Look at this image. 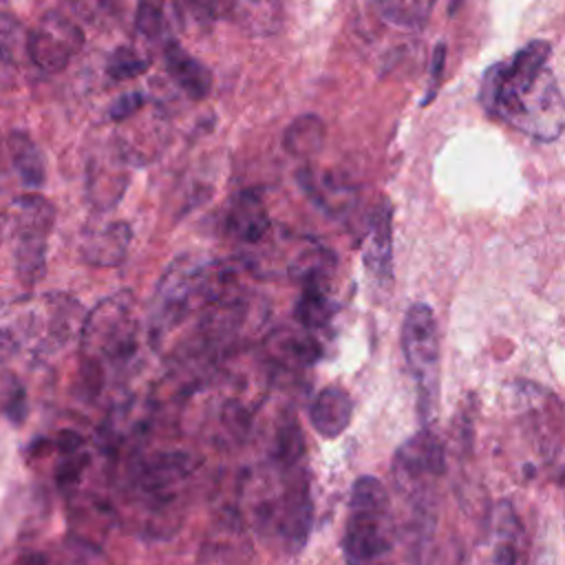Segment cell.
<instances>
[{
  "label": "cell",
  "mask_w": 565,
  "mask_h": 565,
  "mask_svg": "<svg viewBox=\"0 0 565 565\" xmlns=\"http://www.w3.org/2000/svg\"><path fill=\"white\" fill-rule=\"evenodd\" d=\"M150 66V60L139 55L132 46H117L106 62V73L110 79L124 82V79H132L141 73H146Z\"/></svg>",
  "instance_id": "cell-19"
},
{
  "label": "cell",
  "mask_w": 565,
  "mask_h": 565,
  "mask_svg": "<svg viewBox=\"0 0 565 565\" xmlns=\"http://www.w3.org/2000/svg\"><path fill=\"white\" fill-rule=\"evenodd\" d=\"M84 320L82 305L62 291L0 302V349L44 358L79 335Z\"/></svg>",
  "instance_id": "cell-2"
},
{
  "label": "cell",
  "mask_w": 565,
  "mask_h": 565,
  "mask_svg": "<svg viewBox=\"0 0 565 565\" xmlns=\"http://www.w3.org/2000/svg\"><path fill=\"white\" fill-rule=\"evenodd\" d=\"M342 552L347 565H393V519L386 488L364 475L351 488Z\"/></svg>",
  "instance_id": "cell-3"
},
{
  "label": "cell",
  "mask_w": 565,
  "mask_h": 565,
  "mask_svg": "<svg viewBox=\"0 0 565 565\" xmlns=\"http://www.w3.org/2000/svg\"><path fill=\"white\" fill-rule=\"evenodd\" d=\"M166 2L168 0H137L135 24H137L139 33H143L150 40L166 35V29H168Z\"/></svg>",
  "instance_id": "cell-20"
},
{
  "label": "cell",
  "mask_w": 565,
  "mask_h": 565,
  "mask_svg": "<svg viewBox=\"0 0 565 565\" xmlns=\"http://www.w3.org/2000/svg\"><path fill=\"white\" fill-rule=\"evenodd\" d=\"M351 413H353V404L347 391H342L340 386H327L322 388L309 411L311 424L313 428L322 435V437H338L347 430L349 422H351Z\"/></svg>",
  "instance_id": "cell-15"
},
{
  "label": "cell",
  "mask_w": 565,
  "mask_h": 565,
  "mask_svg": "<svg viewBox=\"0 0 565 565\" xmlns=\"http://www.w3.org/2000/svg\"><path fill=\"white\" fill-rule=\"evenodd\" d=\"M402 351L417 384L419 415L428 422L435 415L439 386V335L437 320L428 305L415 302L404 316Z\"/></svg>",
  "instance_id": "cell-5"
},
{
  "label": "cell",
  "mask_w": 565,
  "mask_h": 565,
  "mask_svg": "<svg viewBox=\"0 0 565 565\" xmlns=\"http://www.w3.org/2000/svg\"><path fill=\"white\" fill-rule=\"evenodd\" d=\"M324 137H327V128L318 115H300L285 130L282 146L291 157L309 159L322 150Z\"/></svg>",
  "instance_id": "cell-16"
},
{
  "label": "cell",
  "mask_w": 565,
  "mask_h": 565,
  "mask_svg": "<svg viewBox=\"0 0 565 565\" xmlns=\"http://www.w3.org/2000/svg\"><path fill=\"white\" fill-rule=\"evenodd\" d=\"M143 106V95L141 93H124V95H119L115 102H113V106H110V117L115 119V121H124V119H128L130 115H135L139 108Z\"/></svg>",
  "instance_id": "cell-22"
},
{
  "label": "cell",
  "mask_w": 565,
  "mask_h": 565,
  "mask_svg": "<svg viewBox=\"0 0 565 565\" xmlns=\"http://www.w3.org/2000/svg\"><path fill=\"white\" fill-rule=\"evenodd\" d=\"M163 60L168 75L190 99H205L210 95L214 84L210 68L190 55L177 40H166Z\"/></svg>",
  "instance_id": "cell-12"
},
{
  "label": "cell",
  "mask_w": 565,
  "mask_h": 565,
  "mask_svg": "<svg viewBox=\"0 0 565 565\" xmlns=\"http://www.w3.org/2000/svg\"><path fill=\"white\" fill-rule=\"evenodd\" d=\"M84 369L93 386L104 373V366L124 364L137 347V316L130 291H119L95 305L86 313L79 333Z\"/></svg>",
  "instance_id": "cell-4"
},
{
  "label": "cell",
  "mask_w": 565,
  "mask_h": 565,
  "mask_svg": "<svg viewBox=\"0 0 565 565\" xmlns=\"http://www.w3.org/2000/svg\"><path fill=\"white\" fill-rule=\"evenodd\" d=\"M444 472L441 444L428 430L411 437L393 459V477L402 497L417 503V508L428 505L435 492V481Z\"/></svg>",
  "instance_id": "cell-7"
},
{
  "label": "cell",
  "mask_w": 565,
  "mask_h": 565,
  "mask_svg": "<svg viewBox=\"0 0 565 565\" xmlns=\"http://www.w3.org/2000/svg\"><path fill=\"white\" fill-rule=\"evenodd\" d=\"M278 530L282 534L285 545L291 552L302 550L309 527H311V494H309V477L300 466L291 468V475L285 479V488L278 501Z\"/></svg>",
  "instance_id": "cell-10"
},
{
  "label": "cell",
  "mask_w": 565,
  "mask_h": 565,
  "mask_svg": "<svg viewBox=\"0 0 565 565\" xmlns=\"http://www.w3.org/2000/svg\"><path fill=\"white\" fill-rule=\"evenodd\" d=\"M444 66H446V44L439 42L433 51V60H430V73H428V88L424 95V106L430 104L441 86V77H444Z\"/></svg>",
  "instance_id": "cell-21"
},
{
  "label": "cell",
  "mask_w": 565,
  "mask_h": 565,
  "mask_svg": "<svg viewBox=\"0 0 565 565\" xmlns=\"http://www.w3.org/2000/svg\"><path fill=\"white\" fill-rule=\"evenodd\" d=\"M550 53L547 42H527L486 71L479 93L492 117L541 141H552L565 126V102L547 64Z\"/></svg>",
  "instance_id": "cell-1"
},
{
  "label": "cell",
  "mask_w": 565,
  "mask_h": 565,
  "mask_svg": "<svg viewBox=\"0 0 565 565\" xmlns=\"http://www.w3.org/2000/svg\"><path fill=\"white\" fill-rule=\"evenodd\" d=\"M472 565H527V536L508 501L492 510L488 539Z\"/></svg>",
  "instance_id": "cell-9"
},
{
  "label": "cell",
  "mask_w": 565,
  "mask_h": 565,
  "mask_svg": "<svg viewBox=\"0 0 565 565\" xmlns=\"http://www.w3.org/2000/svg\"><path fill=\"white\" fill-rule=\"evenodd\" d=\"M190 2H192V7H194L199 13L210 15V13H214V9H216V2H218V0H190Z\"/></svg>",
  "instance_id": "cell-24"
},
{
  "label": "cell",
  "mask_w": 565,
  "mask_h": 565,
  "mask_svg": "<svg viewBox=\"0 0 565 565\" xmlns=\"http://www.w3.org/2000/svg\"><path fill=\"white\" fill-rule=\"evenodd\" d=\"M225 227L234 238L243 243L260 241L271 227V218L263 199L252 190L236 194L225 212Z\"/></svg>",
  "instance_id": "cell-13"
},
{
  "label": "cell",
  "mask_w": 565,
  "mask_h": 565,
  "mask_svg": "<svg viewBox=\"0 0 565 565\" xmlns=\"http://www.w3.org/2000/svg\"><path fill=\"white\" fill-rule=\"evenodd\" d=\"M7 146H9L11 161L18 170V174H20L22 183L31 185V188L42 185V181H44V159L40 154V148L33 143V139L26 132L15 130V132L9 135Z\"/></svg>",
  "instance_id": "cell-17"
},
{
  "label": "cell",
  "mask_w": 565,
  "mask_h": 565,
  "mask_svg": "<svg viewBox=\"0 0 565 565\" xmlns=\"http://www.w3.org/2000/svg\"><path fill=\"white\" fill-rule=\"evenodd\" d=\"M29 33L18 18L0 11V62L18 64L24 57L29 60Z\"/></svg>",
  "instance_id": "cell-18"
},
{
  "label": "cell",
  "mask_w": 565,
  "mask_h": 565,
  "mask_svg": "<svg viewBox=\"0 0 565 565\" xmlns=\"http://www.w3.org/2000/svg\"><path fill=\"white\" fill-rule=\"evenodd\" d=\"M563 488H565V479H563Z\"/></svg>",
  "instance_id": "cell-26"
},
{
  "label": "cell",
  "mask_w": 565,
  "mask_h": 565,
  "mask_svg": "<svg viewBox=\"0 0 565 565\" xmlns=\"http://www.w3.org/2000/svg\"><path fill=\"white\" fill-rule=\"evenodd\" d=\"M461 4V0H448V11L455 13V9Z\"/></svg>",
  "instance_id": "cell-25"
},
{
  "label": "cell",
  "mask_w": 565,
  "mask_h": 565,
  "mask_svg": "<svg viewBox=\"0 0 565 565\" xmlns=\"http://www.w3.org/2000/svg\"><path fill=\"white\" fill-rule=\"evenodd\" d=\"M55 210L40 194L18 196L9 210V238L18 278L26 285L40 280L44 271V254Z\"/></svg>",
  "instance_id": "cell-6"
},
{
  "label": "cell",
  "mask_w": 565,
  "mask_h": 565,
  "mask_svg": "<svg viewBox=\"0 0 565 565\" xmlns=\"http://www.w3.org/2000/svg\"><path fill=\"white\" fill-rule=\"evenodd\" d=\"M7 415L13 419V422H20L22 415H24V393L20 388V384H15L11 391H9V399H7Z\"/></svg>",
  "instance_id": "cell-23"
},
{
  "label": "cell",
  "mask_w": 565,
  "mask_h": 565,
  "mask_svg": "<svg viewBox=\"0 0 565 565\" xmlns=\"http://www.w3.org/2000/svg\"><path fill=\"white\" fill-rule=\"evenodd\" d=\"M132 241V230L126 221L90 225L82 234L79 254L93 267H115L126 258Z\"/></svg>",
  "instance_id": "cell-11"
},
{
  "label": "cell",
  "mask_w": 565,
  "mask_h": 565,
  "mask_svg": "<svg viewBox=\"0 0 565 565\" xmlns=\"http://www.w3.org/2000/svg\"><path fill=\"white\" fill-rule=\"evenodd\" d=\"M393 241H391V207L380 205L371 218V230L364 247V267L375 282L391 280V256Z\"/></svg>",
  "instance_id": "cell-14"
},
{
  "label": "cell",
  "mask_w": 565,
  "mask_h": 565,
  "mask_svg": "<svg viewBox=\"0 0 565 565\" xmlns=\"http://www.w3.org/2000/svg\"><path fill=\"white\" fill-rule=\"evenodd\" d=\"M82 29L62 13H46L29 33V62L44 73H60L82 49Z\"/></svg>",
  "instance_id": "cell-8"
}]
</instances>
